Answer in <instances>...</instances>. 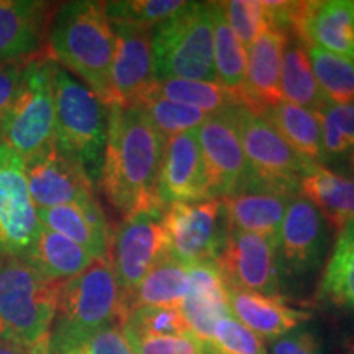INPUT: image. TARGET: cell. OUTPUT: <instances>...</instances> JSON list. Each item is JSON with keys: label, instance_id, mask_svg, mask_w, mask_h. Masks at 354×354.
I'll list each match as a JSON object with an SVG mask.
<instances>
[{"label": "cell", "instance_id": "cell-1", "mask_svg": "<svg viewBox=\"0 0 354 354\" xmlns=\"http://www.w3.org/2000/svg\"><path fill=\"white\" fill-rule=\"evenodd\" d=\"M166 140L140 105H109V131L99 187L123 218L158 201V179Z\"/></svg>", "mask_w": 354, "mask_h": 354}, {"label": "cell", "instance_id": "cell-2", "mask_svg": "<svg viewBox=\"0 0 354 354\" xmlns=\"http://www.w3.org/2000/svg\"><path fill=\"white\" fill-rule=\"evenodd\" d=\"M113 53L115 33L104 2L74 0L56 7L48 32V55L107 105L112 104Z\"/></svg>", "mask_w": 354, "mask_h": 354}, {"label": "cell", "instance_id": "cell-3", "mask_svg": "<svg viewBox=\"0 0 354 354\" xmlns=\"http://www.w3.org/2000/svg\"><path fill=\"white\" fill-rule=\"evenodd\" d=\"M123 322V295L109 258L63 281L48 335V354H66L88 336Z\"/></svg>", "mask_w": 354, "mask_h": 354}, {"label": "cell", "instance_id": "cell-4", "mask_svg": "<svg viewBox=\"0 0 354 354\" xmlns=\"http://www.w3.org/2000/svg\"><path fill=\"white\" fill-rule=\"evenodd\" d=\"M109 131V105L87 86L55 68V145L97 187Z\"/></svg>", "mask_w": 354, "mask_h": 354}, {"label": "cell", "instance_id": "cell-5", "mask_svg": "<svg viewBox=\"0 0 354 354\" xmlns=\"http://www.w3.org/2000/svg\"><path fill=\"white\" fill-rule=\"evenodd\" d=\"M59 286L24 258L0 254V342L32 348L50 335Z\"/></svg>", "mask_w": 354, "mask_h": 354}, {"label": "cell", "instance_id": "cell-6", "mask_svg": "<svg viewBox=\"0 0 354 354\" xmlns=\"http://www.w3.org/2000/svg\"><path fill=\"white\" fill-rule=\"evenodd\" d=\"M156 81L216 82L214 20L209 2H187L174 17L153 28Z\"/></svg>", "mask_w": 354, "mask_h": 354}, {"label": "cell", "instance_id": "cell-7", "mask_svg": "<svg viewBox=\"0 0 354 354\" xmlns=\"http://www.w3.org/2000/svg\"><path fill=\"white\" fill-rule=\"evenodd\" d=\"M55 68L56 63L46 55L28 61L21 71L0 143L24 158L55 143Z\"/></svg>", "mask_w": 354, "mask_h": 354}, {"label": "cell", "instance_id": "cell-8", "mask_svg": "<svg viewBox=\"0 0 354 354\" xmlns=\"http://www.w3.org/2000/svg\"><path fill=\"white\" fill-rule=\"evenodd\" d=\"M162 221L169 258L185 266L216 263L230 232L221 198L171 203L165 209Z\"/></svg>", "mask_w": 354, "mask_h": 354}, {"label": "cell", "instance_id": "cell-9", "mask_svg": "<svg viewBox=\"0 0 354 354\" xmlns=\"http://www.w3.org/2000/svg\"><path fill=\"white\" fill-rule=\"evenodd\" d=\"M250 177L258 183L300 194V179L312 162L299 156L266 118L245 105L233 109Z\"/></svg>", "mask_w": 354, "mask_h": 354}, {"label": "cell", "instance_id": "cell-10", "mask_svg": "<svg viewBox=\"0 0 354 354\" xmlns=\"http://www.w3.org/2000/svg\"><path fill=\"white\" fill-rule=\"evenodd\" d=\"M165 209H148L128 215L110 238L109 259L120 286L123 300L131 294L146 274L169 256L162 221Z\"/></svg>", "mask_w": 354, "mask_h": 354}, {"label": "cell", "instance_id": "cell-11", "mask_svg": "<svg viewBox=\"0 0 354 354\" xmlns=\"http://www.w3.org/2000/svg\"><path fill=\"white\" fill-rule=\"evenodd\" d=\"M216 266L232 289L282 297L277 241L271 238L230 228Z\"/></svg>", "mask_w": 354, "mask_h": 354}, {"label": "cell", "instance_id": "cell-12", "mask_svg": "<svg viewBox=\"0 0 354 354\" xmlns=\"http://www.w3.org/2000/svg\"><path fill=\"white\" fill-rule=\"evenodd\" d=\"M39 228L26 184L25 158L0 143V254L24 258Z\"/></svg>", "mask_w": 354, "mask_h": 354}, {"label": "cell", "instance_id": "cell-13", "mask_svg": "<svg viewBox=\"0 0 354 354\" xmlns=\"http://www.w3.org/2000/svg\"><path fill=\"white\" fill-rule=\"evenodd\" d=\"M233 109L209 115V118L197 128L210 198L230 196L250 177V167L233 117Z\"/></svg>", "mask_w": 354, "mask_h": 354}, {"label": "cell", "instance_id": "cell-14", "mask_svg": "<svg viewBox=\"0 0 354 354\" xmlns=\"http://www.w3.org/2000/svg\"><path fill=\"white\" fill-rule=\"evenodd\" d=\"M25 176L37 209H53L97 198L94 183L55 143L25 158Z\"/></svg>", "mask_w": 354, "mask_h": 354}, {"label": "cell", "instance_id": "cell-15", "mask_svg": "<svg viewBox=\"0 0 354 354\" xmlns=\"http://www.w3.org/2000/svg\"><path fill=\"white\" fill-rule=\"evenodd\" d=\"M110 24L115 33V53L110 71L112 104L135 105L156 82L153 28L120 21Z\"/></svg>", "mask_w": 354, "mask_h": 354}, {"label": "cell", "instance_id": "cell-16", "mask_svg": "<svg viewBox=\"0 0 354 354\" xmlns=\"http://www.w3.org/2000/svg\"><path fill=\"white\" fill-rule=\"evenodd\" d=\"M326 246V220L299 194L287 205L277 236L281 272L300 277L315 271Z\"/></svg>", "mask_w": 354, "mask_h": 354}, {"label": "cell", "instance_id": "cell-17", "mask_svg": "<svg viewBox=\"0 0 354 354\" xmlns=\"http://www.w3.org/2000/svg\"><path fill=\"white\" fill-rule=\"evenodd\" d=\"M55 12L56 7L43 0H0V64L46 56Z\"/></svg>", "mask_w": 354, "mask_h": 354}, {"label": "cell", "instance_id": "cell-18", "mask_svg": "<svg viewBox=\"0 0 354 354\" xmlns=\"http://www.w3.org/2000/svg\"><path fill=\"white\" fill-rule=\"evenodd\" d=\"M290 37L300 39L307 46L354 61V2H295Z\"/></svg>", "mask_w": 354, "mask_h": 354}, {"label": "cell", "instance_id": "cell-19", "mask_svg": "<svg viewBox=\"0 0 354 354\" xmlns=\"http://www.w3.org/2000/svg\"><path fill=\"white\" fill-rule=\"evenodd\" d=\"M209 198V184L197 130L166 140L158 179V201L161 207L166 209L171 203H192Z\"/></svg>", "mask_w": 354, "mask_h": 354}, {"label": "cell", "instance_id": "cell-20", "mask_svg": "<svg viewBox=\"0 0 354 354\" xmlns=\"http://www.w3.org/2000/svg\"><path fill=\"white\" fill-rule=\"evenodd\" d=\"M297 196L248 177L240 189L221 198V202L227 210L230 228L277 241L287 205Z\"/></svg>", "mask_w": 354, "mask_h": 354}, {"label": "cell", "instance_id": "cell-21", "mask_svg": "<svg viewBox=\"0 0 354 354\" xmlns=\"http://www.w3.org/2000/svg\"><path fill=\"white\" fill-rule=\"evenodd\" d=\"M290 33L269 30L248 48L245 82L238 95L241 105L253 113L263 115L266 110L284 100L281 91L282 56Z\"/></svg>", "mask_w": 354, "mask_h": 354}, {"label": "cell", "instance_id": "cell-22", "mask_svg": "<svg viewBox=\"0 0 354 354\" xmlns=\"http://www.w3.org/2000/svg\"><path fill=\"white\" fill-rule=\"evenodd\" d=\"M189 292L180 304V313L190 335L198 342L212 344L215 323L230 315L228 286L216 263H197L187 266Z\"/></svg>", "mask_w": 354, "mask_h": 354}, {"label": "cell", "instance_id": "cell-23", "mask_svg": "<svg viewBox=\"0 0 354 354\" xmlns=\"http://www.w3.org/2000/svg\"><path fill=\"white\" fill-rule=\"evenodd\" d=\"M228 304L232 315L268 343L299 328L312 318L307 310L287 305L284 297H269L232 287H228Z\"/></svg>", "mask_w": 354, "mask_h": 354}, {"label": "cell", "instance_id": "cell-24", "mask_svg": "<svg viewBox=\"0 0 354 354\" xmlns=\"http://www.w3.org/2000/svg\"><path fill=\"white\" fill-rule=\"evenodd\" d=\"M300 196L320 210L335 230L354 221V179L336 174L322 165H312L300 179Z\"/></svg>", "mask_w": 354, "mask_h": 354}, {"label": "cell", "instance_id": "cell-25", "mask_svg": "<svg viewBox=\"0 0 354 354\" xmlns=\"http://www.w3.org/2000/svg\"><path fill=\"white\" fill-rule=\"evenodd\" d=\"M299 156L312 165L328 162L320 118L315 112L282 100L261 115Z\"/></svg>", "mask_w": 354, "mask_h": 354}, {"label": "cell", "instance_id": "cell-26", "mask_svg": "<svg viewBox=\"0 0 354 354\" xmlns=\"http://www.w3.org/2000/svg\"><path fill=\"white\" fill-rule=\"evenodd\" d=\"M24 259L53 282H63L77 276L94 261L82 246L44 227L39 228Z\"/></svg>", "mask_w": 354, "mask_h": 354}, {"label": "cell", "instance_id": "cell-27", "mask_svg": "<svg viewBox=\"0 0 354 354\" xmlns=\"http://www.w3.org/2000/svg\"><path fill=\"white\" fill-rule=\"evenodd\" d=\"M189 292L187 266L165 258L146 274L140 286L123 300V318L138 307H180Z\"/></svg>", "mask_w": 354, "mask_h": 354}, {"label": "cell", "instance_id": "cell-28", "mask_svg": "<svg viewBox=\"0 0 354 354\" xmlns=\"http://www.w3.org/2000/svg\"><path fill=\"white\" fill-rule=\"evenodd\" d=\"M317 299L354 313V221L338 230L333 251L323 269Z\"/></svg>", "mask_w": 354, "mask_h": 354}, {"label": "cell", "instance_id": "cell-29", "mask_svg": "<svg viewBox=\"0 0 354 354\" xmlns=\"http://www.w3.org/2000/svg\"><path fill=\"white\" fill-rule=\"evenodd\" d=\"M281 91L286 102L315 113L328 104L313 74L307 44L294 37L289 38L282 56Z\"/></svg>", "mask_w": 354, "mask_h": 354}, {"label": "cell", "instance_id": "cell-30", "mask_svg": "<svg viewBox=\"0 0 354 354\" xmlns=\"http://www.w3.org/2000/svg\"><path fill=\"white\" fill-rule=\"evenodd\" d=\"M145 95H153L159 97V99L189 105V107L202 110L207 115L225 112V110H230L241 104L238 92L230 91V88L220 86L218 82L185 81V79L156 81Z\"/></svg>", "mask_w": 354, "mask_h": 354}, {"label": "cell", "instance_id": "cell-31", "mask_svg": "<svg viewBox=\"0 0 354 354\" xmlns=\"http://www.w3.org/2000/svg\"><path fill=\"white\" fill-rule=\"evenodd\" d=\"M37 215L41 227L63 234L68 240L82 246L94 259L109 258L112 236L97 230L77 203L53 207V209H37Z\"/></svg>", "mask_w": 354, "mask_h": 354}, {"label": "cell", "instance_id": "cell-32", "mask_svg": "<svg viewBox=\"0 0 354 354\" xmlns=\"http://www.w3.org/2000/svg\"><path fill=\"white\" fill-rule=\"evenodd\" d=\"M209 3L212 20H214V63L216 82L230 91L238 92L245 82L248 50L230 28L221 2Z\"/></svg>", "mask_w": 354, "mask_h": 354}, {"label": "cell", "instance_id": "cell-33", "mask_svg": "<svg viewBox=\"0 0 354 354\" xmlns=\"http://www.w3.org/2000/svg\"><path fill=\"white\" fill-rule=\"evenodd\" d=\"M313 74L328 104L354 102V61L333 53L307 46Z\"/></svg>", "mask_w": 354, "mask_h": 354}, {"label": "cell", "instance_id": "cell-34", "mask_svg": "<svg viewBox=\"0 0 354 354\" xmlns=\"http://www.w3.org/2000/svg\"><path fill=\"white\" fill-rule=\"evenodd\" d=\"M135 105L143 109L149 123L165 140L180 133L197 130L209 118V115L203 113L202 110L153 95H145Z\"/></svg>", "mask_w": 354, "mask_h": 354}, {"label": "cell", "instance_id": "cell-35", "mask_svg": "<svg viewBox=\"0 0 354 354\" xmlns=\"http://www.w3.org/2000/svg\"><path fill=\"white\" fill-rule=\"evenodd\" d=\"M184 0H112L104 2L110 21L154 28L185 7Z\"/></svg>", "mask_w": 354, "mask_h": 354}, {"label": "cell", "instance_id": "cell-36", "mask_svg": "<svg viewBox=\"0 0 354 354\" xmlns=\"http://www.w3.org/2000/svg\"><path fill=\"white\" fill-rule=\"evenodd\" d=\"M221 8L234 37L246 50L261 35L272 30L271 10L264 0H230L221 2Z\"/></svg>", "mask_w": 354, "mask_h": 354}, {"label": "cell", "instance_id": "cell-37", "mask_svg": "<svg viewBox=\"0 0 354 354\" xmlns=\"http://www.w3.org/2000/svg\"><path fill=\"white\" fill-rule=\"evenodd\" d=\"M317 115L328 161L354 151V102L344 105L326 104Z\"/></svg>", "mask_w": 354, "mask_h": 354}, {"label": "cell", "instance_id": "cell-38", "mask_svg": "<svg viewBox=\"0 0 354 354\" xmlns=\"http://www.w3.org/2000/svg\"><path fill=\"white\" fill-rule=\"evenodd\" d=\"M122 330L141 336H172L190 333L177 307H138L130 310Z\"/></svg>", "mask_w": 354, "mask_h": 354}, {"label": "cell", "instance_id": "cell-39", "mask_svg": "<svg viewBox=\"0 0 354 354\" xmlns=\"http://www.w3.org/2000/svg\"><path fill=\"white\" fill-rule=\"evenodd\" d=\"M212 344L223 354H268L263 339L238 322L232 313L215 323Z\"/></svg>", "mask_w": 354, "mask_h": 354}, {"label": "cell", "instance_id": "cell-40", "mask_svg": "<svg viewBox=\"0 0 354 354\" xmlns=\"http://www.w3.org/2000/svg\"><path fill=\"white\" fill-rule=\"evenodd\" d=\"M123 331V330H122ZM133 354H207L205 343L194 335L141 336L123 331Z\"/></svg>", "mask_w": 354, "mask_h": 354}, {"label": "cell", "instance_id": "cell-41", "mask_svg": "<svg viewBox=\"0 0 354 354\" xmlns=\"http://www.w3.org/2000/svg\"><path fill=\"white\" fill-rule=\"evenodd\" d=\"M66 354H133V351L128 346L122 325H112L88 336Z\"/></svg>", "mask_w": 354, "mask_h": 354}, {"label": "cell", "instance_id": "cell-42", "mask_svg": "<svg viewBox=\"0 0 354 354\" xmlns=\"http://www.w3.org/2000/svg\"><path fill=\"white\" fill-rule=\"evenodd\" d=\"M268 354H322V346L312 331L299 326L269 342Z\"/></svg>", "mask_w": 354, "mask_h": 354}, {"label": "cell", "instance_id": "cell-43", "mask_svg": "<svg viewBox=\"0 0 354 354\" xmlns=\"http://www.w3.org/2000/svg\"><path fill=\"white\" fill-rule=\"evenodd\" d=\"M28 63V61H26ZM26 63H8L0 64V135L6 125L12 104L19 91L21 71Z\"/></svg>", "mask_w": 354, "mask_h": 354}, {"label": "cell", "instance_id": "cell-44", "mask_svg": "<svg viewBox=\"0 0 354 354\" xmlns=\"http://www.w3.org/2000/svg\"><path fill=\"white\" fill-rule=\"evenodd\" d=\"M0 354H32V348H21L0 342Z\"/></svg>", "mask_w": 354, "mask_h": 354}, {"label": "cell", "instance_id": "cell-45", "mask_svg": "<svg viewBox=\"0 0 354 354\" xmlns=\"http://www.w3.org/2000/svg\"><path fill=\"white\" fill-rule=\"evenodd\" d=\"M32 354H48V336H44L35 346H32Z\"/></svg>", "mask_w": 354, "mask_h": 354}, {"label": "cell", "instance_id": "cell-46", "mask_svg": "<svg viewBox=\"0 0 354 354\" xmlns=\"http://www.w3.org/2000/svg\"><path fill=\"white\" fill-rule=\"evenodd\" d=\"M205 351H207V354H223L221 351H218L214 344H205Z\"/></svg>", "mask_w": 354, "mask_h": 354}, {"label": "cell", "instance_id": "cell-47", "mask_svg": "<svg viewBox=\"0 0 354 354\" xmlns=\"http://www.w3.org/2000/svg\"><path fill=\"white\" fill-rule=\"evenodd\" d=\"M348 354H354V342H353L351 346H349V349H348Z\"/></svg>", "mask_w": 354, "mask_h": 354}, {"label": "cell", "instance_id": "cell-48", "mask_svg": "<svg viewBox=\"0 0 354 354\" xmlns=\"http://www.w3.org/2000/svg\"><path fill=\"white\" fill-rule=\"evenodd\" d=\"M353 162H354V154H353Z\"/></svg>", "mask_w": 354, "mask_h": 354}]
</instances>
